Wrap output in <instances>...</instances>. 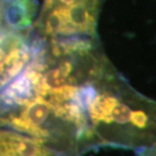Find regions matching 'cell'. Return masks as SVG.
Returning <instances> with one entry per match:
<instances>
[{"label": "cell", "mask_w": 156, "mask_h": 156, "mask_svg": "<svg viewBox=\"0 0 156 156\" xmlns=\"http://www.w3.org/2000/svg\"><path fill=\"white\" fill-rule=\"evenodd\" d=\"M0 126L68 156L156 140V101L115 69L97 36L52 38L32 27L0 56Z\"/></svg>", "instance_id": "6da1fadb"}, {"label": "cell", "mask_w": 156, "mask_h": 156, "mask_svg": "<svg viewBox=\"0 0 156 156\" xmlns=\"http://www.w3.org/2000/svg\"><path fill=\"white\" fill-rule=\"evenodd\" d=\"M136 156H156V142L136 150Z\"/></svg>", "instance_id": "277c9868"}, {"label": "cell", "mask_w": 156, "mask_h": 156, "mask_svg": "<svg viewBox=\"0 0 156 156\" xmlns=\"http://www.w3.org/2000/svg\"><path fill=\"white\" fill-rule=\"evenodd\" d=\"M0 156H68L30 136L0 126Z\"/></svg>", "instance_id": "7a4b0ae2"}, {"label": "cell", "mask_w": 156, "mask_h": 156, "mask_svg": "<svg viewBox=\"0 0 156 156\" xmlns=\"http://www.w3.org/2000/svg\"><path fill=\"white\" fill-rule=\"evenodd\" d=\"M11 31H13V29L9 27L8 24L4 20V16H3L2 12V0H0V44L5 38V36L10 34Z\"/></svg>", "instance_id": "3957f363"}]
</instances>
